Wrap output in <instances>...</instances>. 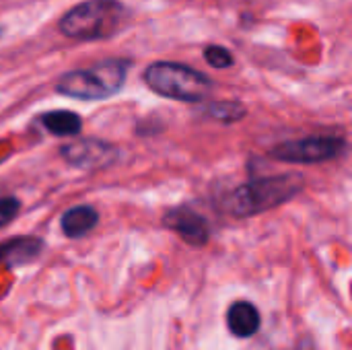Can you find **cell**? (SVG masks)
Masks as SVG:
<instances>
[{
	"label": "cell",
	"instance_id": "15",
	"mask_svg": "<svg viewBox=\"0 0 352 350\" xmlns=\"http://www.w3.org/2000/svg\"><path fill=\"white\" fill-rule=\"evenodd\" d=\"M0 37H2V27H0Z\"/></svg>",
	"mask_w": 352,
	"mask_h": 350
},
{
	"label": "cell",
	"instance_id": "6",
	"mask_svg": "<svg viewBox=\"0 0 352 350\" xmlns=\"http://www.w3.org/2000/svg\"><path fill=\"white\" fill-rule=\"evenodd\" d=\"M60 155L78 169H101L111 165L118 159V149L105 140L97 138H80L60 149Z\"/></svg>",
	"mask_w": 352,
	"mask_h": 350
},
{
	"label": "cell",
	"instance_id": "11",
	"mask_svg": "<svg viewBox=\"0 0 352 350\" xmlns=\"http://www.w3.org/2000/svg\"><path fill=\"white\" fill-rule=\"evenodd\" d=\"M41 126L54 136H76L82 130V120L68 109H56L39 116Z\"/></svg>",
	"mask_w": 352,
	"mask_h": 350
},
{
	"label": "cell",
	"instance_id": "3",
	"mask_svg": "<svg viewBox=\"0 0 352 350\" xmlns=\"http://www.w3.org/2000/svg\"><path fill=\"white\" fill-rule=\"evenodd\" d=\"M130 70L128 60L111 58L103 60L91 68L72 70L58 78L56 91L60 95L82 99V101H99L116 95L126 83V74Z\"/></svg>",
	"mask_w": 352,
	"mask_h": 350
},
{
	"label": "cell",
	"instance_id": "8",
	"mask_svg": "<svg viewBox=\"0 0 352 350\" xmlns=\"http://www.w3.org/2000/svg\"><path fill=\"white\" fill-rule=\"evenodd\" d=\"M262 326L260 311L250 301H235L227 314V328L237 338H252Z\"/></svg>",
	"mask_w": 352,
	"mask_h": 350
},
{
	"label": "cell",
	"instance_id": "1",
	"mask_svg": "<svg viewBox=\"0 0 352 350\" xmlns=\"http://www.w3.org/2000/svg\"><path fill=\"white\" fill-rule=\"evenodd\" d=\"M305 186V179L297 173L272 175L248 182L227 196L225 208L237 219H248L272 210L291 198H295Z\"/></svg>",
	"mask_w": 352,
	"mask_h": 350
},
{
	"label": "cell",
	"instance_id": "7",
	"mask_svg": "<svg viewBox=\"0 0 352 350\" xmlns=\"http://www.w3.org/2000/svg\"><path fill=\"white\" fill-rule=\"evenodd\" d=\"M163 225L173 233H177L192 248H204L210 239L208 221L190 206H179L169 210L163 219Z\"/></svg>",
	"mask_w": 352,
	"mask_h": 350
},
{
	"label": "cell",
	"instance_id": "12",
	"mask_svg": "<svg viewBox=\"0 0 352 350\" xmlns=\"http://www.w3.org/2000/svg\"><path fill=\"white\" fill-rule=\"evenodd\" d=\"M208 116L221 124H233L245 116V105L239 101H214L208 105Z\"/></svg>",
	"mask_w": 352,
	"mask_h": 350
},
{
	"label": "cell",
	"instance_id": "10",
	"mask_svg": "<svg viewBox=\"0 0 352 350\" xmlns=\"http://www.w3.org/2000/svg\"><path fill=\"white\" fill-rule=\"evenodd\" d=\"M99 223V215L93 206H87V204H80V206H74V208H68L64 215H62V221H60V227L64 231L66 237H82L87 233H91Z\"/></svg>",
	"mask_w": 352,
	"mask_h": 350
},
{
	"label": "cell",
	"instance_id": "9",
	"mask_svg": "<svg viewBox=\"0 0 352 350\" xmlns=\"http://www.w3.org/2000/svg\"><path fill=\"white\" fill-rule=\"evenodd\" d=\"M43 250L39 237H14L0 243V266H23L33 262Z\"/></svg>",
	"mask_w": 352,
	"mask_h": 350
},
{
	"label": "cell",
	"instance_id": "4",
	"mask_svg": "<svg viewBox=\"0 0 352 350\" xmlns=\"http://www.w3.org/2000/svg\"><path fill=\"white\" fill-rule=\"evenodd\" d=\"M144 83L157 95L184 103H200L212 91V80L204 72L177 62L151 64L144 70Z\"/></svg>",
	"mask_w": 352,
	"mask_h": 350
},
{
	"label": "cell",
	"instance_id": "13",
	"mask_svg": "<svg viewBox=\"0 0 352 350\" xmlns=\"http://www.w3.org/2000/svg\"><path fill=\"white\" fill-rule=\"evenodd\" d=\"M204 60L212 66V68H231L235 64L233 54L223 47V45H208L204 50Z\"/></svg>",
	"mask_w": 352,
	"mask_h": 350
},
{
	"label": "cell",
	"instance_id": "14",
	"mask_svg": "<svg viewBox=\"0 0 352 350\" xmlns=\"http://www.w3.org/2000/svg\"><path fill=\"white\" fill-rule=\"evenodd\" d=\"M21 210V202L12 196L8 198H0V229L6 227L8 223L14 221V217L19 215Z\"/></svg>",
	"mask_w": 352,
	"mask_h": 350
},
{
	"label": "cell",
	"instance_id": "2",
	"mask_svg": "<svg viewBox=\"0 0 352 350\" xmlns=\"http://www.w3.org/2000/svg\"><path fill=\"white\" fill-rule=\"evenodd\" d=\"M126 19L128 10L118 0H87L60 19V31L78 41L107 39L124 29Z\"/></svg>",
	"mask_w": 352,
	"mask_h": 350
},
{
	"label": "cell",
	"instance_id": "5",
	"mask_svg": "<svg viewBox=\"0 0 352 350\" xmlns=\"http://www.w3.org/2000/svg\"><path fill=\"white\" fill-rule=\"evenodd\" d=\"M346 149L344 138L338 136H307L297 140H287L270 151V157L283 163H326L340 157Z\"/></svg>",
	"mask_w": 352,
	"mask_h": 350
}]
</instances>
